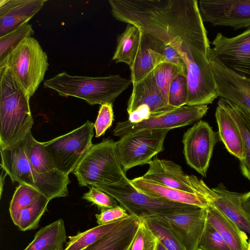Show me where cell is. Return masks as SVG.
Wrapping results in <instances>:
<instances>
[{"instance_id": "obj_9", "label": "cell", "mask_w": 250, "mask_h": 250, "mask_svg": "<svg viewBox=\"0 0 250 250\" xmlns=\"http://www.w3.org/2000/svg\"><path fill=\"white\" fill-rule=\"evenodd\" d=\"M169 129L142 130L126 134L116 142L123 169L148 164L164 150V142Z\"/></svg>"}, {"instance_id": "obj_38", "label": "cell", "mask_w": 250, "mask_h": 250, "mask_svg": "<svg viewBox=\"0 0 250 250\" xmlns=\"http://www.w3.org/2000/svg\"><path fill=\"white\" fill-rule=\"evenodd\" d=\"M187 94L186 77L179 74L175 77L170 85L168 105L174 108L186 105Z\"/></svg>"}, {"instance_id": "obj_14", "label": "cell", "mask_w": 250, "mask_h": 250, "mask_svg": "<svg viewBox=\"0 0 250 250\" xmlns=\"http://www.w3.org/2000/svg\"><path fill=\"white\" fill-rule=\"evenodd\" d=\"M188 179L194 192L203 196L208 202L250 235V224L241 205L242 194L229 190L223 183L210 188L202 179L193 175H188Z\"/></svg>"}, {"instance_id": "obj_26", "label": "cell", "mask_w": 250, "mask_h": 250, "mask_svg": "<svg viewBox=\"0 0 250 250\" xmlns=\"http://www.w3.org/2000/svg\"><path fill=\"white\" fill-rule=\"evenodd\" d=\"M163 62H165L163 55L150 48L143 34L141 47L133 63L129 66L130 80L132 84L142 81L157 65Z\"/></svg>"}, {"instance_id": "obj_36", "label": "cell", "mask_w": 250, "mask_h": 250, "mask_svg": "<svg viewBox=\"0 0 250 250\" xmlns=\"http://www.w3.org/2000/svg\"><path fill=\"white\" fill-rule=\"evenodd\" d=\"M179 74L180 72L176 66L167 62L160 63L154 69L156 84L167 103L170 85Z\"/></svg>"}, {"instance_id": "obj_33", "label": "cell", "mask_w": 250, "mask_h": 250, "mask_svg": "<svg viewBox=\"0 0 250 250\" xmlns=\"http://www.w3.org/2000/svg\"><path fill=\"white\" fill-rule=\"evenodd\" d=\"M34 33L32 25L28 23L0 37V63L23 41Z\"/></svg>"}, {"instance_id": "obj_40", "label": "cell", "mask_w": 250, "mask_h": 250, "mask_svg": "<svg viewBox=\"0 0 250 250\" xmlns=\"http://www.w3.org/2000/svg\"><path fill=\"white\" fill-rule=\"evenodd\" d=\"M114 120L112 103H105L100 105L98 115L94 124L96 137L103 135L112 125Z\"/></svg>"}, {"instance_id": "obj_34", "label": "cell", "mask_w": 250, "mask_h": 250, "mask_svg": "<svg viewBox=\"0 0 250 250\" xmlns=\"http://www.w3.org/2000/svg\"><path fill=\"white\" fill-rule=\"evenodd\" d=\"M143 34L150 48L160 53L164 57L165 62L176 66L181 74L187 77V69L186 64L182 57L173 48L147 34Z\"/></svg>"}, {"instance_id": "obj_8", "label": "cell", "mask_w": 250, "mask_h": 250, "mask_svg": "<svg viewBox=\"0 0 250 250\" xmlns=\"http://www.w3.org/2000/svg\"><path fill=\"white\" fill-rule=\"evenodd\" d=\"M96 188L113 197L130 215L141 219L192 206L148 196L138 190L127 177L119 184L103 185Z\"/></svg>"}, {"instance_id": "obj_6", "label": "cell", "mask_w": 250, "mask_h": 250, "mask_svg": "<svg viewBox=\"0 0 250 250\" xmlns=\"http://www.w3.org/2000/svg\"><path fill=\"white\" fill-rule=\"evenodd\" d=\"M6 66L30 98L44 79L48 68V56L34 37L27 38L0 63Z\"/></svg>"}, {"instance_id": "obj_31", "label": "cell", "mask_w": 250, "mask_h": 250, "mask_svg": "<svg viewBox=\"0 0 250 250\" xmlns=\"http://www.w3.org/2000/svg\"><path fill=\"white\" fill-rule=\"evenodd\" d=\"M50 200L42 194L32 204L21 209L15 225L21 231L37 229L42 216L47 210Z\"/></svg>"}, {"instance_id": "obj_37", "label": "cell", "mask_w": 250, "mask_h": 250, "mask_svg": "<svg viewBox=\"0 0 250 250\" xmlns=\"http://www.w3.org/2000/svg\"><path fill=\"white\" fill-rule=\"evenodd\" d=\"M197 250H231L217 230L206 222Z\"/></svg>"}, {"instance_id": "obj_12", "label": "cell", "mask_w": 250, "mask_h": 250, "mask_svg": "<svg viewBox=\"0 0 250 250\" xmlns=\"http://www.w3.org/2000/svg\"><path fill=\"white\" fill-rule=\"evenodd\" d=\"M183 153L188 165L206 177L216 142L215 133L209 124L200 120L184 133Z\"/></svg>"}, {"instance_id": "obj_28", "label": "cell", "mask_w": 250, "mask_h": 250, "mask_svg": "<svg viewBox=\"0 0 250 250\" xmlns=\"http://www.w3.org/2000/svg\"><path fill=\"white\" fill-rule=\"evenodd\" d=\"M25 138L27 156L35 171L42 174H51L60 171L56 168L42 142L37 141L31 131Z\"/></svg>"}, {"instance_id": "obj_10", "label": "cell", "mask_w": 250, "mask_h": 250, "mask_svg": "<svg viewBox=\"0 0 250 250\" xmlns=\"http://www.w3.org/2000/svg\"><path fill=\"white\" fill-rule=\"evenodd\" d=\"M208 58L216 61L228 69L250 78V28L228 38L218 33L211 42Z\"/></svg>"}, {"instance_id": "obj_23", "label": "cell", "mask_w": 250, "mask_h": 250, "mask_svg": "<svg viewBox=\"0 0 250 250\" xmlns=\"http://www.w3.org/2000/svg\"><path fill=\"white\" fill-rule=\"evenodd\" d=\"M141 219L129 215L118 226L83 250H126L137 230Z\"/></svg>"}, {"instance_id": "obj_18", "label": "cell", "mask_w": 250, "mask_h": 250, "mask_svg": "<svg viewBox=\"0 0 250 250\" xmlns=\"http://www.w3.org/2000/svg\"><path fill=\"white\" fill-rule=\"evenodd\" d=\"M142 104H146L149 107L151 115L160 114L175 109L168 105L158 88L154 70L142 81L133 85L132 91L127 102L128 114Z\"/></svg>"}, {"instance_id": "obj_29", "label": "cell", "mask_w": 250, "mask_h": 250, "mask_svg": "<svg viewBox=\"0 0 250 250\" xmlns=\"http://www.w3.org/2000/svg\"><path fill=\"white\" fill-rule=\"evenodd\" d=\"M124 219L98 225L84 232H79L74 236H69L63 250H84L118 226Z\"/></svg>"}, {"instance_id": "obj_43", "label": "cell", "mask_w": 250, "mask_h": 250, "mask_svg": "<svg viewBox=\"0 0 250 250\" xmlns=\"http://www.w3.org/2000/svg\"><path fill=\"white\" fill-rule=\"evenodd\" d=\"M241 205L244 214L250 224V191L242 194Z\"/></svg>"}, {"instance_id": "obj_22", "label": "cell", "mask_w": 250, "mask_h": 250, "mask_svg": "<svg viewBox=\"0 0 250 250\" xmlns=\"http://www.w3.org/2000/svg\"><path fill=\"white\" fill-rule=\"evenodd\" d=\"M218 135L227 150L240 162L245 159L244 140L235 122L228 111L220 103L215 111Z\"/></svg>"}, {"instance_id": "obj_15", "label": "cell", "mask_w": 250, "mask_h": 250, "mask_svg": "<svg viewBox=\"0 0 250 250\" xmlns=\"http://www.w3.org/2000/svg\"><path fill=\"white\" fill-rule=\"evenodd\" d=\"M158 215L168 222L185 250H197L207 222L206 208L192 206Z\"/></svg>"}, {"instance_id": "obj_32", "label": "cell", "mask_w": 250, "mask_h": 250, "mask_svg": "<svg viewBox=\"0 0 250 250\" xmlns=\"http://www.w3.org/2000/svg\"><path fill=\"white\" fill-rule=\"evenodd\" d=\"M42 194L36 189L24 184H19L16 188L9 206L11 218L16 225L19 212L23 208L32 204Z\"/></svg>"}, {"instance_id": "obj_39", "label": "cell", "mask_w": 250, "mask_h": 250, "mask_svg": "<svg viewBox=\"0 0 250 250\" xmlns=\"http://www.w3.org/2000/svg\"><path fill=\"white\" fill-rule=\"evenodd\" d=\"M82 198L97 205L101 209L118 206L117 201L113 197L93 186L89 187V191L83 194Z\"/></svg>"}, {"instance_id": "obj_3", "label": "cell", "mask_w": 250, "mask_h": 250, "mask_svg": "<svg viewBox=\"0 0 250 250\" xmlns=\"http://www.w3.org/2000/svg\"><path fill=\"white\" fill-rule=\"evenodd\" d=\"M1 168L9 175L13 182L30 186L39 190L50 201L55 198L68 196L67 186L70 183L68 175L61 171L51 174L37 173L28 159L26 141L1 149Z\"/></svg>"}, {"instance_id": "obj_21", "label": "cell", "mask_w": 250, "mask_h": 250, "mask_svg": "<svg viewBox=\"0 0 250 250\" xmlns=\"http://www.w3.org/2000/svg\"><path fill=\"white\" fill-rule=\"evenodd\" d=\"M207 221L219 233L231 250H249L247 235L234 222L208 202Z\"/></svg>"}, {"instance_id": "obj_44", "label": "cell", "mask_w": 250, "mask_h": 250, "mask_svg": "<svg viewBox=\"0 0 250 250\" xmlns=\"http://www.w3.org/2000/svg\"><path fill=\"white\" fill-rule=\"evenodd\" d=\"M157 250H167L160 242H159Z\"/></svg>"}, {"instance_id": "obj_41", "label": "cell", "mask_w": 250, "mask_h": 250, "mask_svg": "<svg viewBox=\"0 0 250 250\" xmlns=\"http://www.w3.org/2000/svg\"><path fill=\"white\" fill-rule=\"evenodd\" d=\"M129 215L126 210L120 205L101 209V212L96 214L95 216L98 225H102L124 219Z\"/></svg>"}, {"instance_id": "obj_5", "label": "cell", "mask_w": 250, "mask_h": 250, "mask_svg": "<svg viewBox=\"0 0 250 250\" xmlns=\"http://www.w3.org/2000/svg\"><path fill=\"white\" fill-rule=\"evenodd\" d=\"M73 173L80 186L118 184L127 177L112 139L93 144Z\"/></svg>"}, {"instance_id": "obj_27", "label": "cell", "mask_w": 250, "mask_h": 250, "mask_svg": "<svg viewBox=\"0 0 250 250\" xmlns=\"http://www.w3.org/2000/svg\"><path fill=\"white\" fill-rule=\"evenodd\" d=\"M228 111L239 127L245 147V159L240 162L242 174L250 181V112L221 98L218 101Z\"/></svg>"}, {"instance_id": "obj_25", "label": "cell", "mask_w": 250, "mask_h": 250, "mask_svg": "<svg viewBox=\"0 0 250 250\" xmlns=\"http://www.w3.org/2000/svg\"><path fill=\"white\" fill-rule=\"evenodd\" d=\"M143 34L137 26L127 23L125 31L117 38V46L112 60L129 66L133 63L141 47Z\"/></svg>"}, {"instance_id": "obj_13", "label": "cell", "mask_w": 250, "mask_h": 250, "mask_svg": "<svg viewBox=\"0 0 250 250\" xmlns=\"http://www.w3.org/2000/svg\"><path fill=\"white\" fill-rule=\"evenodd\" d=\"M203 22L234 30L250 28V0H201Z\"/></svg>"}, {"instance_id": "obj_2", "label": "cell", "mask_w": 250, "mask_h": 250, "mask_svg": "<svg viewBox=\"0 0 250 250\" xmlns=\"http://www.w3.org/2000/svg\"><path fill=\"white\" fill-rule=\"evenodd\" d=\"M30 98L6 66L0 67V149L23 140L34 120Z\"/></svg>"}, {"instance_id": "obj_42", "label": "cell", "mask_w": 250, "mask_h": 250, "mask_svg": "<svg viewBox=\"0 0 250 250\" xmlns=\"http://www.w3.org/2000/svg\"><path fill=\"white\" fill-rule=\"evenodd\" d=\"M151 114L149 107L146 104H142L128 114L127 120L131 123L137 124L148 119Z\"/></svg>"}, {"instance_id": "obj_45", "label": "cell", "mask_w": 250, "mask_h": 250, "mask_svg": "<svg viewBox=\"0 0 250 250\" xmlns=\"http://www.w3.org/2000/svg\"><path fill=\"white\" fill-rule=\"evenodd\" d=\"M249 250H250V239H249Z\"/></svg>"}, {"instance_id": "obj_35", "label": "cell", "mask_w": 250, "mask_h": 250, "mask_svg": "<svg viewBox=\"0 0 250 250\" xmlns=\"http://www.w3.org/2000/svg\"><path fill=\"white\" fill-rule=\"evenodd\" d=\"M159 241L143 219L126 250H157Z\"/></svg>"}, {"instance_id": "obj_17", "label": "cell", "mask_w": 250, "mask_h": 250, "mask_svg": "<svg viewBox=\"0 0 250 250\" xmlns=\"http://www.w3.org/2000/svg\"><path fill=\"white\" fill-rule=\"evenodd\" d=\"M46 2V0H0V37L28 23Z\"/></svg>"}, {"instance_id": "obj_24", "label": "cell", "mask_w": 250, "mask_h": 250, "mask_svg": "<svg viewBox=\"0 0 250 250\" xmlns=\"http://www.w3.org/2000/svg\"><path fill=\"white\" fill-rule=\"evenodd\" d=\"M67 236L63 219L42 228L24 250H63Z\"/></svg>"}, {"instance_id": "obj_7", "label": "cell", "mask_w": 250, "mask_h": 250, "mask_svg": "<svg viewBox=\"0 0 250 250\" xmlns=\"http://www.w3.org/2000/svg\"><path fill=\"white\" fill-rule=\"evenodd\" d=\"M94 128V124L87 121L66 134L42 142L57 170L66 175L73 172L93 145Z\"/></svg>"}, {"instance_id": "obj_20", "label": "cell", "mask_w": 250, "mask_h": 250, "mask_svg": "<svg viewBox=\"0 0 250 250\" xmlns=\"http://www.w3.org/2000/svg\"><path fill=\"white\" fill-rule=\"evenodd\" d=\"M140 192L148 196L166 200L206 208L208 202L197 193H190L156 183L142 176L130 180Z\"/></svg>"}, {"instance_id": "obj_4", "label": "cell", "mask_w": 250, "mask_h": 250, "mask_svg": "<svg viewBox=\"0 0 250 250\" xmlns=\"http://www.w3.org/2000/svg\"><path fill=\"white\" fill-rule=\"evenodd\" d=\"M131 83L130 80L119 75L90 77L72 76L63 71L44 81L43 85L60 96L78 98L90 105H101L113 104Z\"/></svg>"}, {"instance_id": "obj_30", "label": "cell", "mask_w": 250, "mask_h": 250, "mask_svg": "<svg viewBox=\"0 0 250 250\" xmlns=\"http://www.w3.org/2000/svg\"><path fill=\"white\" fill-rule=\"evenodd\" d=\"M143 219L167 250H185L169 223L164 218L155 215Z\"/></svg>"}, {"instance_id": "obj_11", "label": "cell", "mask_w": 250, "mask_h": 250, "mask_svg": "<svg viewBox=\"0 0 250 250\" xmlns=\"http://www.w3.org/2000/svg\"><path fill=\"white\" fill-rule=\"evenodd\" d=\"M207 105H185L170 111L151 115L142 122L132 124L128 120L118 122L113 130V135L120 138L130 133L142 130L171 129L195 123L206 115Z\"/></svg>"}, {"instance_id": "obj_1", "label": "cell", "mask_w": 250, "mask_h": 250, "mask_svg": "<svg viewBox=\"0 0 250 250\" xmlns=\"http://www.w3.org/2000/svg\"><path fill=\"white\" fill-rule=\"evenodd\" d=\"M116 20L173 48L187 69L186 105H207L218 93L209 61L210 42L196 0H109Z\"/></svg>"}, {"instance_id": "obj_16", "label": "cell", "mask_w": 250, "mask_h": 250, "mask_svg": "<svg viewBox=\"0 0 250 250\" xmlns=\"http://www.w3.org/2000/svg\"><path fill=\"white\" fill-rule=\"evenodd\" d=\"M209 62L219 97L250 112V78L233 72L216 61Z\"/></svg>"}, {"instance_id": "obj_19", "label": "cell", "mask_w": 250, "mask_h": 250, "mask_svg": "<svg viewBox=\"0 0 250 250\" xmlns=\"http://www.w3.org/2000/svg\"><path fill=\"white\" fill-rule=\"evenodd\" d=\"M149 168L144 178L173 188L195 193L185 174L179 165L172 161L156 159L148 164Z\"/></svg>"}]
</instances>
